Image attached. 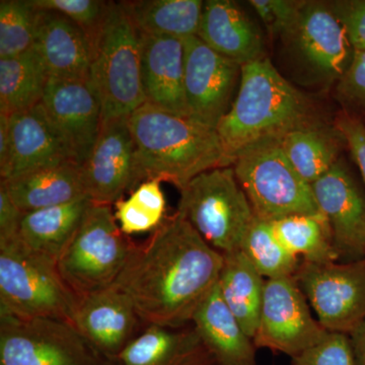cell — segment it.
Wrapping results in <instances>:
<instances>
[{"mask_svg": "<svg viewBox=\"0 0 365 365\" xmlns=\"http://www.w3.org/2000/svg\"><path fill=\"white\" fill-rule=\"evenodd\" d=\"M223 254L176 211L143 244L134 242L113 287L128 295L144 326L184 328L217 284Z\"/></svg>", "mask_w": 365, "mask_h": 365, "instance_id": "cell-1", "label": "cell"}, {"mask_svg": "<svg viewBox=\"0 0 365 365\" xmlns=\"http://www.w3.org/2000/svg\"><path fill=\"white\" fill-rule=\"evenodd\" d=\"M135 145L138 184L168 182L179 191L198 175L227 167L217 131L146 102L127 119Z\"/></svg>", "mask_w": 365, "mask_h": 365, "instance_id": "cell-2", "label": "cell"}, {"mask_svg": "<svg viewBox=\"0 0 365 365\" xmlns=\"http://www.w3.org/2000/svg\"><path fill=\"white\" fill-rule=\"evenodd\" d=\"M311 102L283 78L267 57L242 66L241 83L232 108L220 120L225 165L244 148L263 139L318 123Z\"/></svg>", "mask_w": 365, "mask_h": 365, "instance_id": "cell-3", "label": "cell"}, {"mask_svg": "<svg viewBox=\"0 0 365 365\" xmlns=\"http://www.w3.org/2000/svg\"><path fill=\"white\" fill-rule=\"evenodd\" d=\"M78 302L56 261L29 249L20 237L0 242V313L73 326Z\"/></svg>", "mask_w": 365, "mask_h": 365, "instance_id": "cell-4", "label": "cell"}, {"mask_svg": "<svg viewBox=\"0 0 365 365\" xmlns=\"http://www.w3.org/2000/svg\"><path fill=\"white\" fill-rule=\"evenodd\" d=\"M90 83L100 102L102 124L128 118L146 103L140 33L120 2H109L93 53Z\"/></svg>", "mask_w": 365, "mask_h": 365, "instance_id": "cell-5", "label": "cell"}, {"mask_svg": "<svg viewBox=\"0 0 365 365\" xmlns=\"http://www.w3.org/2000/svg\"><path fill=\"white\" fill-rule=\"evenodd\" d=\"M232 167L255 215L260 220L274 222L292 215L325 218L312 185L288 162L280 138L251 144L235 157Z\"/></svg>", "mask_w": 365, "mask_h": 365, "instance_id": "cell-6", "label": "cell"}, {"mask_svg": "<svg viewBox=\"0 0 365 365\" xmlns=\"http://www.w3.org/2000/svg\"><path fill=\"white\" fill-rule=\"evenodd\" d=\"M134 242L122 232L111 205L91 203L57 261L60 275L79 299L115 284Z\"/></svg>", "mask_w": 365, "mask_h": 365, "instance_id": "cell-7", "label": "cell"}, {"mask_svg": "<svg viewBox=\"0 0 365 365\" xmlns=\"http://www.w3.org/2000/svg\"><path fill=\"white\" fill-rule=\"evenodd\" d=\"M180 193L178 211L213 249L222 254L241 250L256 215L232 165L206 170Z\"/></svg>", "mask_w": 365, "mask_h": 365, "instance_id": "cell-8", "label": "cell"}, {"mask_svg": "<svg viewBox=\"0 0 365 365\" xmlns=\"http://www.w3.org/2000/svg\"><path fill=\"white\" fill-rule=\"evenodd\" d=\"M0 365H118L71 324L0 313Z\"/></svg>", "mask_w": 365, "mask_h": 365, "instance_id": "cell-9", "label": "cell"}, {"mask_svg": "<svg viewBox=\"0 0 365 365\" xmlns=\"http://www.w3.org/2000/svg\"><path fill=\"white\" fill-rule=\"evenodd\" d=\"M328 332L349 336L365 319V259L351 263L302 261L294 276Z\"/></svg>", "mask_w": 365, "mask_h": 365, "instance_id": "cell-10", "label": "cell"}, {"mask_svg": "<svg viewBox=\"0 0 365 365\" xmlns=\"http://www.w3.org/2000/svg\"><path fill=\"white\" fill-rule=\"evenodd\" d=\"M329 333L312 316L309 302L294 277L266 279L260 319L253 338L257 348L294 359L321 343Z\"/></svg>", "mask_w": 365, "mask_h": 365, "instance_id": "cell-11", "label": "cell"}, {"mask_svg": "<svg viewBox=\"0 0 365 365\" xmlns=\"http://www.w3.org/2000/svg\"><path fill=\"white\" fill-rule=\"evenodd\" d=\"M332 235L338 262L365 259V188L342 158L312 184Z\"/></svg>", "mask_w": 365, "mask_h": 365, "instance_id": "cell-12", "label": "cell"}, {"mask_svg": "<svg viewBox=\"0 0 365 365\" xmlns=\"http://www.w3.org/2000/svg\"><path fill=\"white\" fill-rule=\"evenodd\" d=\"M182 41L190 118L216 129L234 103L242 66L213 51L197 36Z\"/></svg>", "mask_w": 365, "mask_h": 365, "instance_id": "cell-13", "label": "cell"}, {"mask_svg": "<svg viewBox=\"0 0 365 365\" xmlns=\"http://www.w3.org/2000/svg\"><path fill=\"white\" fill-rule=\"evenodd\" d=\"M314 74L338 83L351 64L353 49L330 2L304 1L292 30L285 36Z\"/></svg>", "mask_w": 365, "mask_h": 365, "instance_id": "cell-14", "label": "cell"}, {"mask_svg": "<svg viewBox=\"0 0 365 365\" xmlns=\"http://www.w3.org/2000/svg\"><path fill=\"white\" fill-rule=\"evenodd\" d=\"M128 118L102 124L97 143L81 167L86 196L93 203L112 205L139 186L135 145Z\"/></svg>", "mask_w": 365, "mask_h": 365, "instance_id": "cell-15", "label": "cell"}, {"mask_svg": "<svg viewBox=\"0 0 365 365\" xmlns=\"http://www.w3.org/2000/svg\"><path fill=\"white\" fill-rule=\"evenodd\" d=\"M41 103L71 162L83 167L102 128L100 102L91 83L50 78Z\"/></svg>", "mask_w": 365, "mask_h": 365, "instance_id": "cell-16", "label": "cell"}, {"mask_svg": "<svg viewBox=\"0 0 365 365\" xmlns=\"http://www.w3.org/2000/svg\"><path fill=\"white\" fill-rule=\"evenodd\" d=\"M144 326L133 302L112 287L79 299L73 327L96 349L116 361Z\"/></svg>", "mask_w": 365, "mask_h": 365, "instance_id": "cell-17", "label": "cell"}, {"mask_svg": "<svg viewBox=\"0 0 365 365\" xmlns=\"http://www.w3.org/2000/svg\"><path fill=\"white\" fill-rule=\"evenodd\" d=\"M71 162L58 132L42 103L9 117V151L0 165L2 181L32 170Z\"/></svg>", "mask_w": 365, "mask_h": 365, "instance_id": "cell-18", "label": "cell"}, {"mask_svg": "<svg viewBox=\"0 0 365 365\" xmlns=\"http://www.w3.org/2000/svg\"><path fill=\"white\" fill-rule=\"evenodd\" d=\"M33 49L50 78L90 83L93 49L85 33L64 14L37 9Z\"/></svg>", "mask_w": 365, "mask_h": 365, "instance_id": "cell-19", "label": "cell"}, {"mask_svg": "<svg viewBox=\"0 0 365 365\" xmlns=\"http://www.w3.org/2000/svg\"><path fill=\"white\" fill-rule=\"evenodd\" d=\"M141 78L146 102L190 118L185 93L184 41L140 34Z\"/></svg>", "mask_w": 365, "mask_h": 365, "instance_id": "cell-20", "label": "cell"}, {"mask_svg": "<svg viewBox=\"0 0 365 365\" xmlns=\"http://www.w3.org/2000/svg\"><path fill=\"white\" fill-rule=\"evenodd\" d=\"M197 37L213 51L241 66L265 57L260 31L230 0L204 1Z\"/></svg>", "mask_w": 365, "mask_h": 365, "instance_id": "cell-21", "label": "cell"}, {"mask_svg": "<svg viewBox=\"0 0 365 365\" xmlns=\"http://www.w3.org/2000/svg\"><path fill=\"white\" fill-rule=\"evenodd\" d=\"M216 365H257L256 345L223 302L218 285L191 321Z\"/></svg>", "mask_w": 365, "mask_h": 365, "instance_id": "cell-22", "label": "cell"}, {"mask_svg": "<svg viewBox=\"0 0 365 365\" xmlns=\"http://www.w3.org/2000/svg\"><path fill=\"white\" fill-rule=\"evenodd\" d=\"M118 365H216L194 326H148L118 356Z\"/></svg>", "mask_w": 365, "mask_h": 365, "instance_id": "cell-23", "label": "cell"}, {"mask_svg": "<svg viewBox=\"0 0 365 365\" xmlns=\"http://www.w3.org/2000/svg\"><path fill=\"white\" fill-rule=\"evenodd\" d=\"M1 182L24 213L88 197L81 167L72 162L32 170Z\"/></svg>", "mask_w": 365, "mask_h": 365, "instance_id": "cell-24", "label": "cell"}, {"mask_svg": "<svg viewBox=\"0 0 365 365\" xmlns=\"http://www.w3.org/2000/svg\"><path fill=\"white\" fill-rule=\"evenodd\" d=\"M91 203L88 197H83L25 213L19 237L29 249L57 262L78 232Z\"/></svg>", "mask_w": 365, "mask_h": 365, "instance_id": "cell-25", "label": "cell"}, {"mask_svg": "<svg viewBox=\"0 0 365 365\" xmlns=\"http://www.w3.org/2000/svg\"><path fill=\"white\" fill-rule=\"evenodd\" d=\"M266 279L241 250L223 254L217 285L225 304L253 339L260 319Z\"/></svg>", "mask_w": 365, "mask_h": 365, "instance_id": "cell-26", "label": "cell"}, {"mask_svg": "<svg viewBox=\"0 0 365 365\" xmlns=\"http://www.w3.org/2000/svg\"><path fill=\"white\" fill-rule=\"evenodd\" d=\"M288 162L300 177L313 184L339 160L344 139L335 126L321 122L288 132L280 138Z\"/></svg>", "mask_w": 365, "mask_h": 365, "instance_id": "cell-27", "label": "cell"}, {"mask_svg": "<svg viewBox=\"0 0 365 365\" xmlns=\"http://www.w3.org/2000/svg\"><path fill=\"white\" fill-rule=\"evenodd\" d=\"M140 34L186 39L198 35L201 0H127L119 1Z\"/></svg>", "mask_w": 365, "mask_h": 365, "instance_id": "cell-28", "label": "cell"}, {"mask_svg": "<svg viewBox=\"0 0 365 365\" xmlns=\"http://www.w3.org/2000/svg\"><path fill=\"white\" fill-rule=\"evenodd\" d=\"M49 79L33 48L18 56L0 59V113L11 117L39 105Z\"/></svg>", "mask_w": 365, "mask_h": 365, "instance_id": "cell-29", "label": "cell"}, {"mask_svg": "<svg viewBox=\"0 0 365 365\" xmlns=\"http://www.w3.org/2000/svg\"><path fill=\"white\" fill-rule=\"evenodd\" d=\"M272 225L280 244L300 260L309 263L339 261L326 218L292 215L274 220Z\"/></svg>", "mask_w": 365, "mask_h": 365, "instance_id": "cell-30", "label": "cell"}, {"mask_svg": "<svg viewBox=\"0 0 365 365\" xmlns=\"http://www.w3.org/2000/svg\"><path fill=\"white\" fill-rule=\"evenodd\" d=\"M241 251L266 279L294 277L302 263L278 241L272 222L257 216L245 235Z\"/></svg>", "mask_w": 365, "mask_h": 365, "instance_id": "cell-31", "label": "cell"}, {"mask_svg": "<svg viewBox=\"0 0 365 365\" xmlns=\"http://www.w3.org/2000/svg\"><path fill=\"white\" fill-rule=\"evenodd\" d=\"M37 9L31 0L0 1V59L32 49Z\"/></svg>", "mask_w": 365, "mask_h": 365, "instance_id": "cell-32", "label": "cell"}, {"mask_svg": "<svg viewBox=\"0 0 365 365\" xmlns=\"http://www.w3.org/2000/svg\"><path fill=\"white\" fill-rule=\"evenodd\" d=\"M36 9L64 14L85 33L93 53L102 34L109 1L98 0H31Z\"/></svg>", "mask_w": 365, "mask_h": 365, "instance_id": "cell-33", "label": "cell"}, {"mask_svg": "<svg viewBox=\"0 0 365 365\" xmlns=\"http://www.w3.org/2000/svg\"><path fill=\"white\" fill-rule=\"evenodd\" d=\"M292 365H355L349 336L329 333L321 343L292 359Z\"/></svg>", "mask_w": 365, "mask_h": 365, "instance_id": "cell-34", "label": "cell"}, {"mask_svg": "<svg viewBox=\"0 0 365 365\" xmlns=\"http://www.w3.org/2000/svg\"><path fill=\"white\" fill-rule=\"evenodd\" d=\"M259 18L271 36L285 37L295 25L304 1L297 0H251Z\"/></svg>", "mask_w": 365, "mask_h": 365, "instance_id": "cell-35", "label": "cell"}, {"mask_svg": "<svg viewBox=\"0 0 365 365\" xmlns=\"http://www.w3.org/2000/svg\"><path fill=\"white\" fill-rule=\"evenodd\" d=\"M336 93L345 111L365 116V50L354 51L351 64L337 83Z\"/></svg>", "mask_w": 365, "mask_h": 365, "instance_id": "cell-36", "label": "cell"}, {"mask_svg": "<svg viewBox=\"0 0 365 365\" xmlns=\"http://www.w3.org/2000/svg\"><path fill=\"white\" fill-rule=\"evenodd\" d=\"M115 217L122 232L126 235L155 230L165 217L153 213L129 197L120 199L114 204Z\"/></svg>", "mask_w": 365, "mask_h": 365, "instance_id": "cell-37", "label": "cell"}, {"mask_svg": "<svg viewBox=\"0 0 365 365\" xmlns=\"http://www.w3.org/2000/svg\"><path fill=\"white\" fill-rule=\"evenodd\" d=\"M334 13L344 26L354 51L365 50V0L330 2Z\"/></svg>", "mask_w": 365, "mask_h": 365, "instance_id": "cell-38", "label": "cell"}, {"mask_svg": "<svg viewBox=\"0 0 365 365\" xmlns=\"http://www.w3.org/2000/svg\"><path fill=\"white\" fill-rule=\"evenodd\" d=\"M334 126L340 132L346 148L359 168L365 188V123L361 118L343 110L338 114Z\"/></svg>", "mask_w": 365, "mask_h": 365, "instance_id": "cell-39", "label": "cell"}, {"mask_svg": "<svg viewBox=\"0 0 365 365\" xmlns=\"http://www.w3.org/2000/svg\"><path fill=\"white\" fill-rule=\"evenodd\" d=\"M25 213L21 210L7 193L4 185L0 184V242L9 241L20 235L21 222Z\"/></svg>", "mask_w": 365, "mask_h": 365, "instance_id": "cell-40", "label": "cell"}, {"mask_svg": "<svg viewBox=\"0 0 365 365\" xmlns=\"http://www.w3.org/2000/svg\"><path fill=\"white\" fill-rule=\"evenodd\" d=\"M130 197L148 210L165 217V198L158 180L143 182L132 192Z\"/></svg>", "mask_w": 365, "mask_h": 365, "instance_id": "cell-41", "label": "cell"}, {"mask_svg": "<svg viewBox=\"0 0 365 365\" xmlns=\"http://www.w3.org/2000/svg\"><path fill=\"white\" fill-rule=\"evenodd\" d=\"M355 365H365V319L349 335Z\"/></svg>", "mask_w": 365, "mask_h": 365, "instance_id": "cell-42", "label": "cell"}, {"mask_svg": "<svg viewBox=\"0 0 365 365\" xmlns=\"http://www.w3.org/2000/svg\"><path fill=\"white\" fill-rule=\"evenodd\" d=\"M9 151V116L0 113V165L6 162Z\"/></svg>", "mask_w": 365, "mask_h": 365, "instance_id": "cell-43", "label": "cell"}, {"mask_svg": "<svg viewBox=\"0 0 365 365\" xmlns=\"http://www.w3.org/2000/svg\"><path fill=\"white\" fill-rule=\"evenodd\" d=\"M361 119H362V121H364L365 123V116H364V118H361Z\"/></svg>", "mask_w": 365, "mask_h": 365, "instance_id": "cell-44", "label": "cell"}]
</instances>
